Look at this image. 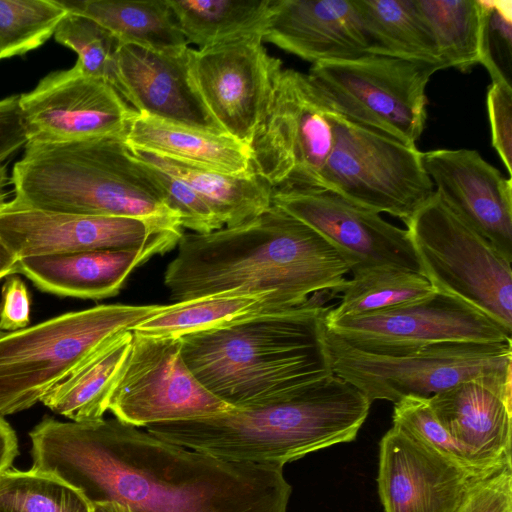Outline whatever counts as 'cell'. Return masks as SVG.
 I'll use <instances>...</instances> for the list:
<instances>
[{
  "mask_svg": "<svg viewBox=\"0 0 512 512\" xmlns=\"http://www.w3.org/2000/svg\"><path fill=\"white\" fill-rule=\"evenodd\" d=\"M32 470L90 504L132 512H287L283 465L228 461L160 439L118 419L44 418L30 432Z\"/></svg>",
  "mask_w": 512,
  "mask_h": 512,
  "instance_id": "1",
  "label": "cell"
},
{
  "mask_svg": "<svg viewBox=\"0 0 512 512\" xmlns=\"http://www.w3.org/2000/svg\"><path fill=\"white\" fill-rule=\"evenodd\" d=\"M164 273L175 302L224 292L268 293L274 310L312 293L341 292L348 259L313 228L272 205L256 218L206 234L183 233Z\"/></svg>",
  "mask_w": 512,
  "mask_h": 512,
  "instance_id": "2",
  "label": "cell"
},
{
  "mask_svg": "<svg viewBox=\"0 0 512 512\" xmlns=\"http://www.w3.org/2000/svg\"><path fill=\"white\" fill-rule=\"evenodd\" d=\"M330 308L315 297L181 337L197 380L233 408L271 402L333 374L326 345Z\"/></svg>",
  "mask_w": 512,
  "mask_h": 512,
  "instance_id": "3",
  "label": "cell"
},
{
  "mask_svg": "<svg viewBox=\"0 0 512 512\" xmlns=\"http://www.w3.org/2000/svg\"><path fill=\"white\" fill-rule=\"evenodd\" d=\"M371 404L356 387L331 374L268 403L145 430L220 459L284 466L311 452L353 441Z\"/></svg>",
  "mask_w": 512,
  "mask_h": 512,
  "instance_id": "4",
  "label": "cell"
},
{
  "mask_svg": "<svg viewBox=\"0 0 512 512\" xmlns=\"http://www.w3.org/2000/svg\"><path fill=\"white\" fill-rule=\"evenodd\" d=\"M16 207L48 212L134 217L183 233L125 136L71 142L28 141L12 169Z\"/></svg>",
  "mask_w": 512,
  "mask_h": 512,
  "instance_id": "5",
  "label": "cell"
},
{
  "mask_svg": "<svg viewBox=\"0 0 512 512\" xmlns=\"http://www.w3.org/2000/svg\"><path fill=\"white\" fill-rule=\"evenodd\" d=\"M166 305L103 304L0 333V416L26 410Z\"/></svg>",
  "mask_w": 512,
  "mask_h": 512,
  "instance_id": "6",
  "label": "cell"
},
{
  "mask_svg": "<svg viewBox=\"0 0 512 512\" xmlns=\"http://www.w3.org/2000/svg\"><path fill=\"white\" fill-rule=\"evenodd\" d=\"M333 374L372 403L430 398L467 380H512V343L442 342L403 356L355 349L326 331Z\"/></svg>",
  "mask_w": 512,
  "mask_h": 512,
  "instance_id": "7",
  "label": "cell"
},
{
  "mask_svg": "<svg viewBox=\"0 0 512 512\" xmlns=\"http://www.w3.org/2000/svg\"><path fill=\"white\" fill-rule=\"evenodd\" d=\"M422 275L512 333V268L435 192L405 223Z\"/></svg>",
  "mask_w": 512,
  "mask_h": 512,
  "instance_id": "8",
  "label": "cell"
},
{
  "mask_svg": "<svg viewBox=\"0 0 512 512\" xmlns=\"http://www.w3.org/2000/svg\"><path fill=\"white\" fill-rule=\"evenodd\" d=\"M334 131L321 188L404 224L435 193L417 146L359 124L335 109Z\"/></svg>",
  "mask_w": 512,
  "mask_h": 512,
  "instance_id": "9",
  "label": "cell"
},
{
  "mask_svg": "<svg viewBox=\"0 0 512 512\" xmlns=\"http://www.w3.org/2000/svg\"><path fill=\"white\" fill-rule=\"evenodd\" d=\"M442 68L382 55L312 65L307 74L343 116L416 146L427 118L426 87Z\"/></svg>",
  "mask_w": 512,
  "mask_h": 512,
  "instance_id": "10",
  "label": "cell"
},
{
  "mask_svg": "<svg viewBox=\"0 0 512 512\" xmlns=\"http://www.w3.org/2000/svg\"><path fill=\"white\" fill-rule=\"evenodd\" d=\"M334 140L331 104L307 74L283 68L250 145L255 173L273 190L321 188Z\"/></svg>",
  "mask_w": 512,
  "mask_h": 512,
  "instance_id": "11",
  "label": "cell"
},
{
  "mask_svg": "<svg viewBox=\"0 0 512 512\" xmlns=\"http://www.w3.org/2000/svg\"><path fill=\"white\" fill-rule=\"evenodd\" d=\"M132 333L130 352L108 398L107 410L116 419L138 428L233 409L190 371L182 356L181 338Z\"/></svg>",
  "mask_w": 512,
  "mask_h": 512,
  "instance_id": "12",
  "label": "cell"
},
{
  "mask_svg": "<svg viewBox=\"0 0 512 512\" xmlns=\"http://www.w3.org/2000/svg\"><path fill=\"white\" fill-rule=\"evenodd\" d=\"M328 333L363 352L403 356L442 342H504L512 333L477 308L435 291L417 301L327 319Z\"/></svg>",
  "mask_w": 512,
  "mask_h": 512,
  "instance_id": "13",
  "label": "cell"
},
{
  "mask_svg": "<svg viewBox=\"0 0 512 512\" xmlns=\"http://www.w3.org/2000/svg\"><path fill=\"white\" fill-rule=\"evenodd\" d=\"M282 69L257 36L190 52L191 78L208 112L225 134L249 147Z\"/></svg>",
  "mask_w": 512,
  "mask_h": 512,
  "instance_id": "14",
  "label": "cell"
},
{
  "mask_svg": "<svg viewBox=\"0 0 512 512\" xmlns=\"http://www.w3.org/2000/svg\"><path fill=\"white\" fill-rule=\"evenodd\" d=\"M28 141L71 142L125 136L137 113L108 82L76 65L53 71L19 95Z\"/></svg>",
  "mask_w": 512,
  "mask_h": 512,
  "instance_id": "15",
  "label": "cell"
},
{
  "mask_svg": "<svg viewBox=\"0 0 512 512\" xmlns=\"http://www.w3.org/2000/svg\"><path fill=\"white\" fill-rule=\"evenodd\" d=\"M272 205L304 222L350 262L354 270L390 266L422 275L407 229L325 188L273 190Z\"/></svg>",
  "mask_w": 512,
  "mask_h": 512,
  "instance_id": "16",
  "label": "cell"
},
{
  "mask_svg": "<svg viewBox=\"0 0 512 512\" xmlns=\"http://www.w3.org/2000/svg\"><path fill=\"white\" fill-rule=\"evenodd\" d=\"M183 233L134 217L48 212L16 207L9 202L0 211V237L18 259L148 246H159L169 252Z\"/></svg>",
  "mask_w": 512,
  "mask_h": 512,
  "instance_id": "17",
  "label": "cell"
},
{
  "mask_svg": "<svg viewBox=\"0 0 512 512\" xmlns=\"http://www.w3.org/2000/svg\"><path fill=\"white\" fill-rule=\"evenodd\" d=\"M492 474L470 473L395 426L380 441L377 482L385 512H458Z\"/></svg>",
  "mask_w": 512,
  "mask_h": 512,
  "instance_id": "18",
  "label": "cell"
},
{
  "mask_svg": "<svg viewBox=\"0 0 512 512\" xmlns=\"http://www.w3.org/2000/svg\"><path fill=\"white\" fill-rule=\"evenodd\" d=\"M435 192L472 229L512 262V183L475 150L422 152Z\"/></svg>",
  "mask_w": 512,
  "mask_h": 512,
  "instance_id": "19",
  "label": "cell"
},
{
  "mask_svg": "<svg viewBox=\"0 0 512 512\" xmlns=\"http://www.w3.org/2000/svg\"><path fill=\"white\" fill-rule=\"evenodd\" d=\"M188 46L157 52L121 44L117 53L120 95L137 113L215 134H225L199 96L190 74Z\"/></svg>",
  "mask_w": 512,
  "mask_h": 512,
  "instance_id": "20",
  "label": "cell"
},
{
  "mask_svg": "<svg viewBox=\"0 0 512 512\" xmlns=\"http://www.w3.org/2000/svg\"><path fill=\"white\" fill-rule=\"evenodd\" d=\"M263 41L312 65L372 54L352 0H273Z\"/></svg>",
  "mask_w": 512,
  "mask_h": 512,
  "instance_id": "21",
  "label": "cell"
},
{
  "mask_svg": "<svg viewBox=\"0 0 512 512\" xmlns=\"http://www.w3.org/2000/svg\"><path fill=\"white\" fill-rule=\"evenodd\" d=\"M428 401L442 426L478 463L512 465V380H467Z\"/></svg>",
  "mask_w": 512,
  "mask_h": 512,
  "instance_id": "22",
  "label": "cell"
},
{
  "mask_svg": "<svg viewBox=\"0 0 512 512\" xmlns=\"http://www.w3.org/2000/svg\"><path fill=\"white\" fill-rule=\"evenodd\" d=\"M165 253L148 246L30 256L19 259L16 273L47 293L99 300L117 295L132 271Z\"/></svg>",
  "mask_w": 512,
  "mask_h": 512,
  "instance_id": "23",
  "label": "cell"
},
{
  "mask_svg": "<svg viewBox=\"0 0 512 512\" xmlns=\"http://www.w3.org/2000/svg\"><path fill=\"white\" fill-rule=\"evenodd\" d=\"M128 147L216 172L255 173L251 149L227 134H215L136 113L125 134Z\"/></svg>",
  "mask_w": 512,
  "mask_h": 512,
  "instance_id": "24",
  "label": "cell"
},
{
  "mask_svg": "<svg viewBox=\"0 0 512 512\" xmlns=\"http://www.w3.org/2000/svg\"><path fill=\"white\" fill-rule=\"evenodd\" d=\"M128 149L135 159L157 167L190 186L208 203L224 227L244 224L272 206L273 189L256 173L229 175L130 147Z\"/></svg>",
  "mask_w": 512,
  "mask_h": 512,
  "instance_id": "25",
  "label": "cell"
},
{
  "mask_svg": "<svg viewBox=\"0 0 512 512\" xmlns=\"http://www.w3.org/2000/svg\"><path fill=\"white\" fill-rule=\"evenodd\" d=\"M67 11L87 16L114 34L121 44L157 52L188 47L168 0H61Z\"/></svg>",
  "mask_w": 512,
  "mask_h": 512,
  "instance_id": "26",
  "label": "cell"
},
{
  "mask_svg": "<svg viewBox=\"0 0 512 512\" xmlns=\"http://www.w3.org/2000/svg\"><path fill=\"white\" fill-rule=\"evenodd\" d=\"M372 54L435 64L445 69L416 0H352Z\"/></svg>",
  "mask_w": 512,
  "mask_h": 512,
  "instance_id": "27",
  "label": "cell"
},
{
  "mask_svg": "<svg viewBox=\"0 0 512 512\" xmlns=\"http://www.w3.org/2000/svg\"><path fill=\"white\" fill-rule=\"evenodd\" d=\"M271 311L278 310L272 308L268 293L224 291L168 304L131 331L149 337L181 338Z\"/></svg>",
  "mask_w": 512,
  "mask_h": 512,
  "instance_id": "28",
  "label": "cell"
},
{
  "mask_svg": "<svg viewBox=\"0 0 512 512\" xmlns=\"http://www.w3.org/2000/svg\"><path fill=\"white\" fill-rule=\"evenodd\" d=\"M188 43L204 49L264 36L273 0H168Z\"/></svg>",
  "mask_w": 512,
  "mask_h": 512,
  "instance_id": "29",
  "label": "cell"
},
{
  "mask_svg": "<svg viewBox=\"0 0 512 512\" xmlns=\"http://www.w3.org/2000/svg\"><path fill=\"white\" fill-rule=\"evenodd\" d=\"M133 333L113 339L87 364L55 386L41 401L74 422L103 418L115 379L128 357Z\"/></svg>",
  "mask_w": 512,
  "mask_h": 512,
  "instance_id": "30",
  "label": "cell"
},
{
  "mask_svg": "<svg viewBox=\"0 0 512 512\" xmlns=\"http://www.w3.org/2000/svg\"><path fill=\"white\" fill-rule=\"evenodd\" d=\"M445 68L463 73L480 64L484 5L481 0H416Z\"/></svg>",
  "mask_w": 512,
  "mask_h": 512,
  "instance_id": "31",
  "label": "cell"
},
{
  "mask_svg": "<svg viewBox=\"0 0 512 512\" xmlns=\"http://www.w3.org/2000/svg\"><path fill=\"white\" fill-rule=\"evenodd\" d=\"M347 279L341 301L326 313L327 319L357 316L413 302L436 290L427 278L410 270L381 266L354 270Z\"/></svg>",
  "mask_w": 512,
  "mask_h": 512,
  "instance_id": "32",
  "label": "cell"
},
{
  "mask_svg": "<svg viewBox=\"0 0 512 512\" xmlns=\"http://www.w3.org/2000/svg\"><path fill=\"white\" fill-rule=\"evenodd\" d=\"M0 512H92L91 504L60 479L32 469L0 476Z\"/></svg>",
  "mask_w": 512,
  "mask_h": 512,
  "instance_id": "33",
  "label": "cell"
},
{
  "mask_svg": "<svg viewBox=\"0 0 512 512\" xmlns=\"http://www.w3.org/2000/svg\"><path fill=\"white\" fill-rule=\"evenodd\" d=\"M66 13L59 0H0V61L43 45Z\"/></svg>",
  "mask_w": 512,
  "mask_h": 512,
  "instance_id": "34",
  "label": "cell"
},
{
  "mask_svg": "<svg viewBox=\"0 0 512 512\" xmlns=\"http://www.w3.org/2000/svg\"><path fill=\"white\" fill-rule=\"evenodd\" d=\"M54 37L77 54L75 65L84 74L108 82L120 94L117 53L121 42L114 34L87 16L67 11Z\"/></svg>",
  "mask_w": 512,
  "mask_h": 512,
  "instance_id": "35",
  "label": "cell"
},
{
  "mask_svg": "<svg viewBox=\"0 0 512 512\" xmlns=\"http://www.w3.org/2000/svg\"><path fill=\"white\" fill-rule=\"evenodd\" d=\"M393 426L470 473L487 475L504 468H490L478 463L442 426L428 398L406 397L395 403Z\"/></svg>",
  "mask_w": 512,
  "mask_h": 512,
  "instance_id": "36",
  "label": "cell"
},
{
  "mask_svg": "<svg viewBox=\"0 0 512 512\" xmlns=\"http://www.w3.org/2000/svg\"><path fill=\"white\" fill-rule=\"evenodd\" d=\"M481 60L492 83L512 86V1H483Z\"/></svg>",
  "mask_w": 512,
  "mask_h": 512,
  "instance_id": "37",
  "label": "cell"
},
{
  "mask_svg": "<svg viewBox=\"0 0 512 512\" xmlns=\"http://www.w3.org/2000/svg\"><path fill=\"white\" fill-rule=\"evenodd\" d=\"M139 162L162 192L168 206L179 215L182 228L206 234L224 227L208 203L190 186L157 167Z\"/></svg>",
  "mask_w": 512,
  "mask_h": 512,
  "instance_id": "38",
  "label": "cell"
},
{
  "mask_svg": "<svg viewBox=\"0 0 512 512\" xmlns=\"http://www.w3.org/2000/svg\"><path fill=\"white\" fill-rule=\"evenodd\" d=\"M492 146L512 175V86L491 83L486 97Z\"/></svg>",
  "mask_w": 512,
  "mask_h": 512,
  "instance_id": "39",
  "label": "cell"
},
{
  "mask_svg": "<svg viewBox=\"0 0 512 512\" xmlns=\"http://www.w3.org/2000/svg\"><path fill=\"white\" fill-rule=\"evenodd\" d=\"M458 512H512V465L479 482Z\"/></svg>",
  "mask_w": 512,
  "mask_h": 512,
  "instance_id": "40",
  "label": "cell"
},
{
  "mask_svg": "<svg viewBox=\"0 0 512 512\" xmlns=\"http://www.w3.org/2000/svg\"><path fill=\"white\" fill-rule=\"evenodd\" d=\"M29 323L30 295L28 289L21 278L10 275L2 286L0 331L21 330L28 327Z\"/></svg>",
  "mask_w": 512,
  "mask_h": 512,
  "instance_id": "41",
  "label": "cell"
},
{
  "mask_svg": "<svg viewBox=\"0 0 512 512\" xmlns=\"http://www.w3.org/2000/svg\"><path fill=\"white\" fill-rule=\"evenodd\" d=\"M28 142L19 107V95L0 100V164Z\"/></svg>",
  "mask_w": 512,
  "mask_h": 512,
  "instance_id": "42",
  "label": "cell"
},
{
  "mask_svg": "<svg viewBox=\"0 0 512 512\" xmlns=\"http://www.w3.org/2000/svg\"><path fill=\"white\" fill-rule=\"evenodd\" d=\"M18 454V442L14 430L0 416V476L11 468Z\"/></svg>",
  "mask_w": 512,
  "mask_h": 512,
  "instance_id": "43",
  "label": "cell"
},
{
  "mask_svg": "<svg viewBox=\"0 0 512 512\" xmlns=\"http://www.w3.org/2000/svg\"><path fill=\"white\" fill-rule=\"evenodd\" d=\"M18 257L0 237V280L16 273Z\"/></svg>",
  "mask_w": 512,
  "mask_h": 512,
  "instance_id": "44",
  "label": "cell"
},
{
  "mask_svg": "<svg viewBox=\"0 0 512 512\" xmlns=\"http://www.w3.org/2000/svg\"><path fill=\"white\" fill-rule=\"evenodd\" d=\"M92 512H132L131 509L116 501H102L91 504Z\"/></svg>",
  "mask_w": 512,
  "mask_h": 512,
  "instance_id": "45",
  "label": "cell"
},
{
  "mask_svg": "<svg viewBox=\"0 0 512 512\" xmlns=\"http://www.w3.org/2000/svg\"><path fill=\"white\" fill-rule=\"evenodd\" d=\"M11 183V178L8 176V168L6 163L0 164V211L9 202L7 201L8 192L6 187Z\"/></svg>",
  "mask_w": 512,
  "mask_h": 512,
  "instance_id": "46",
  "label": "cell"
},
{
  "mask_svg": "<svg viewBox=\"0 0 512 512\" xmlns=\"http://www.w3.org/2000/svg\"><path fill=\"white\" fill-rule=\"evenodd\" d=\"M0 333H1V331H0Z\"/></svg>",
  "mask_w": 512,
  "mask_h": 512,
  "instance_id": "47",
  "label": "cell"
}]
</instances>
